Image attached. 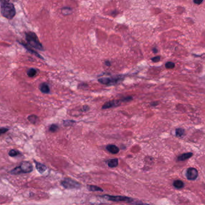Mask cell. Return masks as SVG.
Instances as JSON below:
<instances>
[{
    "mask_svg": "<svg viewBox=\"0 0 205 205\" xmlns=\"http://www.w3.org/2000/svg\"><path fill=\"white\" fill-rule=\"evenodd\" d=\"M1 12L4 17L9 19H12L16 14L14 5L9 1L2 2L1 6Z\"/></svg>",
    "mask_w": 205,
    "mask_h": 205,
    "instance_id": "cell-1",
    "label": "cell"
},
{
    "mask_svg": "<svg viewBox=\"0 0 205 205\" xmlns=\"http://www.w3.org/2000/svg\"><path fill=\"white\" fill-rule=\"evenodd\" d=\"M33 170L32 164L28 161L22 162L19 166L13 168L10 173L12 175H19L21 173H28L31 172Z\"/></svg>",
    "mask_w": 205,
    "mask_h": 205,
    "instance_id": "cell-2",
    "label": "cell"
},
{
    "mask_svg": "<svg viewBox=\"0 0 205 205\" xmlns=\"http://www.w3.org/2000/svg\"><path fill=\"white\" fill-rule=\"evenodd\" d=\"M25 37L27 42L30 46L39 50H43V46L35 32H28L26 34Z\"/></svg>",
    "mask_w": 205,
    "mask_h": 205,
    "instance_id": "cell-3",
    "label": "cell"
},
{
    "mask_svg": "<svg viewBox=\"0 0 205 205\" xmlns=\"http://www.w3.org/2000/svg\"><path fill=\"white\" fill-rule=\"evenodd\" d=\"M61 184L64 188L69 189V190L78 189L81 186V185L79 182L69 178H66L64 179L61 181Z\"/></svg>",
    "mask_w": 205,
    "mask_h": 205,
    "instance_id": "cell-4",
    "label": "cell"
},
{
    "mask_svg": "<svg viewBox=\"0 0 205 205\" xmlns=\"http://www.w3.org/2000/svg\"><path fill=\"white\" fill-rule=\"evenodd\" d=\"M100 197L104 198L108 200L113 201H125V202H131L133 201V199L126 196H110V195H104L103 196H100Z\"/></svg>",
    "mask_w": 205,
    "mask_h": 205,
    "instance_id": "cell-5",
    "label": "cell"
},
{
    "mask_svg": "<svg viewBox=\"0 0 205 205\" xmlns=\"http://www.w3.org/2000/svg\"><path fill=\"white\" fill-rule=\"evenodd\" d=\"M198 175H199L198 171L197 170L196 168L193 167H190L187 169L186 173V176L188 180H196L197 178Z\"/></svg>",
    "mask_w": 205,
    "mask_h": 205,
    "instance_id": "cell-6",
    "label": "cell"
},
{
    "mask_svg": "<svg viewBox=\"0 0 205 205\" xmlns=\"http://www.w3.org/2000/svg\"><path fill=\"white\" fill-rule=\"evenodd\" d=\"M121 104V102L120 100L109 101L103 105V107H102V109H107V108H110L114 107H117L118 105H120Z\"/></svg>",
    "mask_w": 205,
    "mask_h": 205,
    "instance_id": "cell-7",
    "label": "cell"
},
{
    "mask_svg": "<svg viewBox=\"0 0 205 205\" xmlns=\"http://www.w3.org/2000/svg\"><path fill=\"white\" fill-rule=\"evenodd\" d=\"M35 162L36 164V168L37 169V170L38 171V172L40 173H43L47 169V167L45 165L42 164V163H40V162H38L36 161H35Z\"/></svg>",
    "mask_w": 205,
    "mask_h": 205,
    "instance_id": "cell-8",
    "label": "cell"
},
{
    "mask_svg": "<svg viewBox=\"0 0 205 205\" xmlns=\"http://www.w3.org/2000/svg\"><path fill=\"white\" fill-rule=\"evenodd\" d=\"M193 155V153H191V152L185 153H183V154L179 155L178 157L177 160L179 161H185L186 160H188V159L190 158Z\"/></svg>",
    "mask_w": 205,
    "mask_h": 205,
    "instance_id": "cell-9",
    "label": "cell"
},
{
    "mask_svg": "<svg viewBox=\"0 0 205 205\" xmlns=\"http://www.w3.org/2000/svg\"><path fill=\"white\" fill-rule=\"evenodd\" d=\"M107 150L112 154H117L119 152V149L117 146L114 144H110L108 145L106 147Z\"/></svg>",
    "mask_w": 205,
    "mask_h": 205,
    "instance_id": "cell-10",
    "label": "cell"
},
{
    "mask_svg": "<svg viewBox=\"0 0 205 205\" xmlns=\"http://www.w3.org/2000/svg\"><path fill=\"white\" fill-rule=\"evenodd\" d=\"M99 81L102 83V84H106V85H110L111 84V83H113L114 81H115L114 79H112L110 78H100L99 79Z\"/></svg>",
    "mask_w": 205,
    "mask_h": 205,
    "instance_id": "cell-11",
    "label": "cell"
},
{
    "mask_svg": "<svg viewBox=\"0 0 205 205\" xmlns=\"http://www.w3.org/2000/svg\"><path fill=\"white\" fill-rule=\"evenodd\" d=\"M40 90L43 93H49L50 91V89L49 85L46 83H42L40 85Z\"/></svg>",
    "mask_w": 205,
    "mask_h": 205,
    "instance_id": "cell-12",
    "label": "cell"
},
{
    "mask_svg": "<svg viewBox=\"0 0 205 205\" xmlns=\"http://www.w3.org/2000/svg\"><path fill=\"white\" fill-rule=\"evenodd\" d=\"M107 164L110 167H111V168L116 167L118 164V160L117 158L111 159L107 161Z\"/></svg>",
    "mask_w": 205,
    "mask_h": 205,
    "instance_id": "cell-13",
    "label": "cell"
},
{
    "mask_svg": "<svg viewBox=\"0 0 205 205\" xmlns=\"http://www.w3.org/2000/svg\"><path fill=\"white\" fill-rule=\"evenodd\" d=\"M173 186L177 189H181L184 186V183L180 180H176L173 182Z\"/></svg>",
    "mask_w": 205,
    "mask_h": 205,
    "instance_id": "cell-14",
    "label": "cell"
},
{
    "mask_svg": "<svg viewBox=\"0 0 205 205\" xmlns=\"http://www.w3.org/2000/svg\"><path fill=\"white\" fill-rule=\"evenodd\" d=\"M87 187V189L89 191H101V192L103 191V190H102V188H100V187H99L97 186H96V185H88Z\"/></svg>",
    "mask_w": 205,
    "mask_h": 205,
    "instance_id": "cell-15",
    "label": "cell"
},
{
    "mask_svg": "<svg viewBox=\"0 0 205 205\" xmlns=\"http://www.w3.org/2000/svg\"><path fill=\"white\" fill-rule=\"evenodd\" d=\"M28 121L32 124H36L38 122V117L35 115H31L28 117Z\"/></svg>",
    "mask_w": 205,
    "mask_h": 205,
    "instance_id": "cell-16",
    "label": "cell"
},
{
    "mask_svg": "<svg viewBox=\"0 0 205 205\" xmlns=\"http://www.w3.org/2000/svg\"><path fill=\"white\" fill-rule=\"evenodd\" d=\"M9 155L11 157H14L16 156H18L20 155V152L15 149H12L9 152Z\"/></svg>",
    "mask_w": 205,
    "mask_h": 205,
    "instance_id": "cell-17",
    "label": "cell"
},
{
    "mask_svg": "<svg viewBox=\"0 0 205 205\" xmlns=\"http://www.w3.org/2000/svg\"><path fill=\"white\" fill-rule=\"evenodd\" d=\"M36 74H37L36 70L35 69H33V68L30 69L27 72V75L30 78H32V77H34L35 76H36Z\"/></svg>",
    "mask_w": 205,
    "mask_h": 205,
    "instance_id": "cell-18",
    "label": "cell"
},
{
    "mask_svg": "<svg viewBox=\"0 0 205 205\" xmlns=\"http://www.w3.org/2000/svg\"><path fill=\"white\" fill-rule=\"evenodd\" d=\"M185 134V131L184 129L182 128H178L176 129V135L177 136L179 137H181Z\"/></svg>",
    "mask_w": 205,
    "mask_h": 205,
    "instance_id": "cell-19",
    "label": "cell"
},
{
    "mask_svg": "<svg viewBox=\"0 0 205 205\" xmlns=\"http://www.w3.org/2000/svg\"><path fill=\"white\" fill-rule=\"evenodd\" d=\"M22 45H24V46H25V48H27V49H28L29 51H30V52H32L33 54H35L36 56H38V57H40V58H42V57H41L40 55H38V54H37V53H36V52H35V51H34L33 50H32L31 49H30V47H29L28 45H27L26 44H24V43H22Z\"/></svg>",
    "mask_w": 205,
    "mask_h": 205,
    "instance_id": "cell-20",
    "label": "cell"
},
{
    "mask_svg": "<svg viewBox=\"0 0 205 205\" xmlns=\"http://www.w3.org/2000/svg\"><path fill=\"white\" fill-rule=\"evenodd\" d=\"M175 66V64L173 62H168L165 64V67L167 68V69H173V68H174Z\"/></svg>",
    "mask_w": 205,
    "mask_h": 205,
    "instance_id": "cell-21",
    "label": "cell"
},
{
    "mask_svg": "<svg viewBox=\"0 0 205 205\" xmlns=\"http://www.w3.org/2000/svg\"><path fill=\"white\" fill-rule=\"evenodd\" d=\"M58 129V127L57 125H52L49 127V131L52 132H55L57 131Z\"/></svg>",
    "mask_w": 205,
    "mask_h": 205,
    "instance_id": "cell-22",
    "label": "cell"
},
{
    "mask_svg": "<svg viewBox=\"0 0 205 205\" xmlns=\"http://www.w3.org/2000/svg\"><path fill=\"white\" fill-rule=\"evenodd\" d=\"M9 131V129L6 128H0V135L5 134L6 132H7Z\"/></svg>",
    "mask_w": 205,
    "mask_h": 205,
    "instance_id": "cell-23",
    "label": "cell"
},
{
    "mask_svg": "<svg viewBox=\"0 0 205 205\" xmlns=\"http://www.w3.org/2000/svg\"><path fill=\"white\" fill-rule=\"evenodd\" d=\"M161 60V58L160 56H157V57H153L152 58V60L153 61V62H155V63H157V62H158L160 61Z\"/></svg>",
    "mask_w": 205,
    "mask_h": 205,
    "instance_id": "cell-24",
    "label": "cell"
},
{
    "mask_svg": "<svg viewBox=\"0 0 205 205\" xmlns=\"http://www.w3.org/2000/svg\"><path fill=\"white\" fill-rule=\"evenodd\" d=\"M132 98L131 97H126V98H124V99H122V100L123 101H125V100H126V101H129V100H132Z\"/></svg>",
    "mask_w": 205,
    "mask_h": 205,
    "instance_id": "cell-25",
    "label": "cell"
},
{
    "mask_svg": "<svg viewBox=\"0 0 205 205\" xmlns=\"http://www.w3.org/2000/svg\"><path fill=\"white\" fill-rule=\"evenodd\" d=\"M202 2H203V1H200H200H194V3L196 4H200L201 3H202Z\"/></svg>",
    "mask_w": 205,
    "mask_h": 205,
    "instance_id": "cell-26",
    "label": "cell"
},
{
    "mask_svg": "<svg viewBox=\"0 0 205 205\" xmlns=\"http://www.w3.org/2000/svg\"><path fill=\"white\" fill-rule=\"evenodd\" d=\"M105 64H106L107 66H110L111 65L110 62V61H107L105 62Z\"/></svg>",
    "mask_w": 205,
    "mask_h": 205,
    "instance_id": "cell-27",
    "label": "cell"
},
{
    "mask_svg": "<svg viewBox=\"0 0 205 205\" xmlns=\"http://www.w3.org/2000/svg\"><path fill=\"white\" fill-rule=\"evenodd\" d=\"M153 52H154L155 53H157V51H158V50H157V49H153Z\"/></svg>",
    "mask_w": 205,
    "mask_h": 205,
    "instance_id": "cell-28",
    "label": "cell"
}]
</instances>
